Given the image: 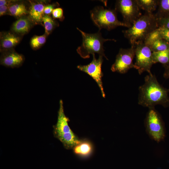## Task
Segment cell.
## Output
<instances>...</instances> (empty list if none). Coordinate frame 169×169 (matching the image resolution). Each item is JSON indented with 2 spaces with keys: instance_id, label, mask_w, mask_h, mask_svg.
<instances>
[{
  "instance_id": "obj_1",
  "label": "cell",
  "mask_w": 169,
  "mask_h": 169,
  "mask_svg": "<svg viewBox=\"0 0 169 169\" xmlns=\"http://www.w3.org/2000/svg\"><path fill=\"white\" fill-rule=\"evenodd\" d=\"M138 104L149 109L157 105L169 106V90L161 86L154 74H149L145 78L144 84L139 88Z\"/></svg>"
},
{
  "instance_id": "obj_2",
  "label": "cell",
  "mask_w": 169,
  "mask_h": 169,
  "mask_svg": "<svg viewBox=\"0 0 169 169\" xmlns=\"http://www.w3.org/2000/svg\"><path fill=\"white\" fill-rule=\"evenodd\" d=\"M155 14L146 13L130 27L122 31L124 37L131 46L139 42H144L148 36L158 28Z\"/></svg>"
},
{
  "instance_id": "obj_3",
  "label": "cell",
  "mask_w": 169,
  "mask_h": 169,
  "mask_svg": "<svg viewBox=\"0 0 169 169\" xmlns=\"http://www.w3.org/2000/svg\"><path fill=\"white\" fill-rule=\"evenodd\" d=\"M77 29L81 33L82 37V43L77 49V52L80 56L84 59L89 58L90 54L92 55L97 53L99 55L108 59L104 54L103 44L105 42L108 41L116 40L114 39H105L101 33L98 32L95 33H88L80 30L78 28Z\"/></svg>"
},
{
  "instance_id": "obj_4",
  "label": "cell",
  "mask_w": 169,
  "mask_h": 169,
  "mask_svg": "<svg viewBox=\"0 0 169 169\" xmlns=\"http://www.w3.org/2000/svg\"><path fill=\"white\" fill-rule=\"evenodd\" d=\"M91 19L100 29L105 28L110 30L117 27L128 26L117 18L116 10L105 8L101 6L95 7L91 11Z\"/></svg>"
},
{
  "instance_id": "obj_5",
  "label": "cell",
  "mask_w": 169,
  "mask_h": 169,
  "mask_svg": "<svg viewBox=\"0 0 169 169\" xmlns=\"http://www.w3.org/2000/svg\"><path fill=\"white\" fill-rule=\"evenodd\" d=\"M144 123L146 131L151 139L157 142L164 140L165 132L163 122L155 108L149 109Z\"/></svg>"
},
{
  "instance_id": "obj_6",
  "label": "cell",
  "mask_w": 169,
  "mask_h": 169,
  "mask_svg": "<svg viewBox=\"0 0 169 169\" xmlns=\"http://www.w3.org/2000/svg\"><path fill=\"white\" fill-rule=\"evenodd\" d=\"M136 62L135 68L139 74L145 72L151 73V67L154 63L152 58V52L149 47L144 42H139L134 45Z\"/></svg>"
},
{
  "instance_id": "obj_7",
  "label": "cell",
  "mask_w": 169,
  "mask_h": 169,
  "mask_svg": "<svg viewBox=\"0 0 169 169\" xmlns=\"http://www.w3.org/2000/svg\"><path fill=\"white\" fill-rule=\"evenodd\" d=\"M115 9L121 13L123 22L128 26V28L142 15L136 0H117Z\"/></svg>"
},
{
  "instance_id": "obj_8",
  "label": "cell",
  "mask_w": 169,
  "mask_h": 169,
  "mask_svg": "<svg viewBox=\"0 0 169 169\" xmlns=\"http://www.w3.org/2000/svg\"><path fill=\"white\" fill-rule=\"evenodd\" d=\"M135 57L134 46L130 48L120 49L117 55L114 63L112 65L111 70L113 72L125 74L131 69L135 68L133 60Z\"/></svg>"
},
{
  "instance_id": "obj_9",
  "label": "cell",
  "mask_w": 169,
  "mask_h": 169,
  "mask_svg": "<svg viewBox=\"0 0 169 169\" xmlns=\"http://www.w3.org/2000/svg\"><path fill=\"white\" fill-rule=\"evenodd\" d=\"M92 61L87 65H79L77 68L90 76L97 83L101 91L102 96L105 98V94L104 91L102 82L103 74L101 67L103 62V56L99 55L98 59L95 57V54L93 55Z\"/></svg>"
},
{
  "instance_id": "obj_10",
  "label": "cell",
  "mask_w": 169,
  "mask_h": 169,
  "mask_svg": "<svg viewBox=\"0 0 169 169\" xmlns=\"http://www.w3.org/2000/svg\"><path fill=\"white\" fill-rule=\"evenodd\" d=\"M69 121L65 114L63 101L61 100L59 102L57 122L53 126L54 135L60 141L73 133L69 126Z\"/></svg>"
},
{
  "instance_id": "obj_11",
  "label": "cell",
  "mask_w": 169,
  "mask_h": 169,
  "mask_svg": "<svg viewBox=\"0 0 169 169\" xmlns=\"http://www.w3.org/2000/svg\"><path fill=\"white\" fill-rule=\"evenodd\" d=\"M0 64L6 67L18 68L22 66L25 58L24 56L14 49L1 52Z\"/></svg>"
},
{
  "instance_id": "obj_12",
  "label": "cell",
  "mask_w": 169,
  "mask_h": 169,
  "mask_svg": "<svg viewBox=\"0 0 169 169\" xmlns=\"http://www.w3.org/2000/svg\"><path fill=\"white\" fill-rule=\"evenodd\" d=\"M29 9L28 16L34 25L42 24L44 15V9L48 2L44 0H28Z\"/></svg>"
},
{
  "instance_id": "obj_13",
  "label": "cell",
  "mask_w": 169,
  "mask_h": 169,
  "mask_svg": "<svg viewBox=\"0 0 169 169\" xmlns=\"http://www.w3.org/2000/svg\"><path fill=\"white\" fill-rule=\"evenodd\" d=\"M23 37L11 30L0 32V52L14 49V48L20 43Z\"/></svg>"
},
{
  "instance_id": "obj_14",
  "label": "cell",
  "mask_w": 169,
  "mask_h": 169,
  "mask_svg": "<svg viewBox=\"0 0 169 169\" xmlns=\"http://www.w3.org/2000/svg\"><path fill=\"white\" fill-rule=\"evenodd\" d=\"M34 25L28 16L20 17L17 19L12 24L10 30L23 36L28 33Z\"/></svg>"
},
{
  "instance_id": "obj_15",
  "label": "cell",
  "mask_w": 169,
  "mask_h": 169,
  "mask_svg": "<svg viewBox=\"0 0 169 169\" xmlns=\"http://www.w3.org/2000/svg\"><path fill=\"white\" fill-rule=\"evenodd\" d=\"M28 1L15 0L9 7L8 15L17 19L28 16L29 9Z\"/></svg>"
},
{
  "instance_id": "obj_16",
  "label": "cell",
  "mask_w": 169,
  "mask_h": 169,
  "mask_svg": "<svg viewBox=\"0 0 169 169\" xmlns=\"http://www.w3.org/2000/svg\"><path fill=\"white\" fill-rule=\"evenodd\" d=\"M73 152L77 156L81 158L89 157L92 154L94 146L89 140H80L79 142L73 148Z\"/></svg>"
},
{
  "instance_id": "obj_17",
  "label": "cell",
  "mask_w": 169,
  "mask_h": 169,
  "mask_svg": "<svg viewBox=\"0 0 169 169\" xmlns=\"http://www.w3.org/2000/svg\"><path fill=\"white\" fill-rule=\"evenodd\" d=\"M140 9L146 12L153 13L158 7V0H136Z\"/></svg>"
},
{
  "instance_id": "obj_18",
  "label": "cell",
  "mask_w": 169,
  "mask_h": 169,
  "mask_svg": "<svg viewBox=\"0 0 169 169\" xmlns=\"http://www.w3.org/2000/svg\"><path fill=\"white\" fill-rule=\"evenodd\" d=\"M158 7L155 14L157 19L169 17V0H158Z\"/></svg>"
},
{
  "instance_id": "obj_19",
  "label": "cell",
  "mask_w": 169,
  "mask_h": 169,
  "mask_svg": "<svg viewBox=\"0 0 169 169\" xmlns=\"http://www.w3.org/2000/svg\"><path fill=\"white\" fill-rule=\"evenodd\" d=\"M146 45L149 47L152 52L169 49V44L161 39L155 40Z\"/></svg>"
},
{
  "instance_id": "obj_20",
  "label": "cell",
  "mask_w": 169,
  "mask_h": 169,
  "mask_svg": "<svg viewBox=\"0 0 169 169\" xmlns=\"http://www.w3.org/2000/svg\"><path fill=\"white\" fill-rule=\"evenodd\" d=\"M154 64L159 63L166 65L169 64V49L157 52H152Z\"/></svg>"
},
{
  "instance_id": "obj_21",
  "label": "cell",
  "mask_w": 169,
  "mask_h": 169,
  "mask_svg": "<svg viewBox=\"0 0 169 169\" xmlns=\"http://www.w3.org/2000/svg\"><path fill=\"white\" fill-rule=\"evenodd\" d=\"M43 22L45 28V33L47 36L50 34L54 29L58 26V23L50 15H44L43 18Z\"/></svg>"
},
{
  "instance_id": "obj_22",
  "label": "cell",
  "mask_w": 169,
  "mask_h": 169,
  "mask_svg": "<svg viewBox=\"0 0 169 169\" xmlns=\"http://www.w3.org/2000/svg\"><path fill=\"white\" fill-rule=\"evenodd\" d=\"M48 36L45 33L42 35H34L31 39L30 44L34 50L40 48L45 43Z\"/></svg>"
},
{
  "instance_id": "obj_23",
  "label": "cell",
  "mask_w": 169,
  "mask_h": 169,
  "mask_svg": "<svg viewBox=\"0 0 169 169\" xmlns=\"http://www.w3.org/2000/svg\"><path fill=\"white\" fill-rule=\"evenodd\" d=\"M158 39H161L169 44V29L163 27H159L156 29Z\"/></svg>"
},
{
  "instance_id": "obj_24",
  "label": "cell",
  "mask_w": 169,
  "mask_h": 169,
  "mask_svg": "<svg viewBox=\"0 0 169 169\" xmlns=\"http://www.w3.org/2000/svg\"><path fill=\"white\" fill-rule=\"evenodd\" d=\"M52 14L54 19H59L60 21H62L64 19L63 10L61 8H55L53 10Z\"/></svg>"
},
{
  "instance_id": "obj_25",
  "label": "cell",
  "mask_w": 169,
  "mask_h": 169,
  "mask_svg": "<svg viewBox=\"0 0 169 169\" xmlns=\"http://www.w3.org/2000/svg\"><path fill=\"white\" fill-rule=\"evenodd\" d=\"M59 6V4L57 2L52 4H47L44 7V15H50L52 13L53 10L55 7Z\"/></svg>"
},
{
  "instance_id": "obj_26",
  "label": "cell",
  "mask_w": 169,
  "mask_h": 169,
  "mask_svg": "<svg viewBox=\"0 0 169 169\" xmlns=\"http://www.w3.org/2000/svg\"><path fill=\"white\" fill-rule=\"evenodd\" d=\"M157 21L159 27H163L169 29V17L157 19Z\"/></svg>"
},
{
  "instance_id": "obj_27",
  "label": "cell",
  "mask_w": 169,
  "mask_h": 169,
  "mask_svg": "<svg viewBox=\"0 0 169 169\" xmlns=\"http://www.w3.org/2000/svg\"><path fill=\"white\" fill-rule=\"evenodd\" d=\"M8 6L4 5L0 6V16L8 15Z\"/></svg>"
},
{
  "instance_id": "obj_28",
  "label": "cell",
  "mask_w": 169,
  "mask_h": 169,
  "mask_svg": "<svg viewBox=\"0 0 169 169\" xmlns=\"http://www.w3.org/2000/svg\"><path fill=\"white\" fill-rule=\"evenodd\" d=\"M15 1L14 0H0V6L7 5L9 6L13 3Z\"/></svg>"
},
{
  "instance_id": "obj_29",
  "label": "cell",
  "mask_w": 169,
  "mask_h": 169,
  "mask_svg": "<svg viewBox=\"0 0 169 169\" xmlns=\"http://www.w3.org/2000/svg\"><path fill=\"white\" fill-rule=\"evenodd\" d=\"M163 66L165 68L163 76L165 78H169V64Z\"/></svg>"
}]
</instances>
